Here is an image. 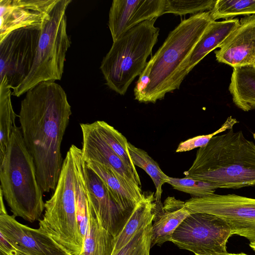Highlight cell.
<instances>
[{
  "label": "cell",
  "mask_w": 255,
  "mask_h": 255,
  "mask_svg": "<svg viewBox=\"0 0 255 255\" xmlns=\"http://www.w3.org/2000/svg\"><path fill=\"white\" fill-rule=\"evenodd\" d=\"M216 0H166L164 14L173 13L184 15L194 14L210 11L214 6Z\"/></svg>",
  "instance_id": "obj_28"
},
{
  "label": "cell",
  "mask_w": 255,
  "mask_h": 255,
  "mask_svg": "<svg viewBox=\"0 0 255 255\" xmlns=\"http://www.w3.org/2000/svg\"><path fill=\"white\" fill-rule=\"evenodd\" d=\"M173 189L191 194L194 197H201L215 193L217 188L208 182L191 178L169 177L168 183Z\"/></svg>",
  "instance_id": "obj_29"
},
{
  "label": "cell",
  "mask_w": 255,
  "mask_h": 255,
  "mask_svg": "<svg viewBox=\"0 0 255 255\" xmlns=\"http://www.w3.org/2000/svg\"><path fill=\"white\" fill-rule=\"evenodd\" d=\"M253 137H254V139L255 140V133H253Z\"/></svg>",
  "instance_id": "obj_36"
},
{
  "label": "cell",
  "mask_w": 255,
  "mask_h": 255,
  "mask_svg": "<svg viewBox=\"0 0 255 255\" xmlns=\"http://www.w3.org/2000/svg\"><path fill=\"white\" fill-rule=\"evenodd\" d=\"M10 89L6 77L0 80V164L3 160L11 132L16 126V115L12 106Z\"/></svg>",
  "instance_id": "obj_23"
},
{
  "label": "cell",
  "mask_w": 255,
  "mask_h": 255,
  "mask_svg": "<svg viewBox=\"0 0 255 255\" xmlns=\"http://www.w3.org/2000/svg\"><path fill=\"white\" fill-rule=\"evenodd\" d=\"M166 2V0H114L108 21L113 42L136 25L164 14Z\"/></svg>",
  "instance_id": "obj_13"
},
{
  "label": "cell",
  "mask_w": 255,
  "mask_h": 255,
  "mask_svg": "<svg viewBox=\"0 0 255 255\" xmlns=\"http://www.w3.org/2000/svg\"><path fill=\"white\" fill-rule=\"evenodd\" d=\"M0 190L13 215L30 223L38 220L45 209L43 191L20 127L15 126L11 132L5 155L0 164Z\"/></svg>",
  "instance_id": "obj_4"
},
{
  "label": "cell",
  "mask_w": 255,
  "mask_h": 255,
  "mask_svg": "<svg viewBox=\"0 0 255 255\" xmlns=\"http://www.w3.org/2000/svg\"><path fill=\"white\" fill-rule=\"evenodd\" d=\"M71 115L67 95L55 82L36 85L21 102L18 117L23 138L43 192L56 187L63 162L61 143Z\"/></svg>",
  "instance_id": "obj_1"
},
{
  "label": "cell",
  "mask_w": 255,
  "mask_h": 255,
  "mask_svg": "<svg viewBox=\"0 0 255 255\" xmlns=\"http://www.w3.org/2000/svg\"><path fill=\"white\" fill-rule=\"evenodd\" d=\"M80 127L84 160H93L110 167L130 187L143 193L137 171L124 163L102 138L93 123L81 124Z\"/></svg>",
  "instance_id": "obj_14"
},
{
  "label": "cell",
  "mask_w": 255,
  "mask_h": 255,
  "mask_svg": "<svg viewBox=\"0 0 255 255\" xmlns=\"http://www.w3.org/2000/svg\"><path fill=\"white\" fill-rule=\"evenodd\" d=\"M206 255H231V254H229L228 252L223 253H215Z\"/></svg>",
  "instance_id": "obj_33"
},
{
  "label": "cell",
  "mask_w": 255,
  "mask_h": 255,
  "mask_svg": "<svg viewBox=\"0 0 255 255\" xmlns=\"http://www.w3.org/2000/svg\"><path fill=\"white\" fill-rule=\"evenodd\" d=\"M240 23L238 18L212 21L193 50L188 62V74L208 54L224 42Z\"/></svg>",
  "instance_id": "obj_19"
},
{
  "label": "cell",
  "mask_w": 255,
  "mask_h": 255,
  "mask_svg": "<svg viewBox=\"0 0 255 255\" xmlns=\"http://www.w3.org/2000/svg\"><path fill=\"white\" fill-rule=\"evenodd\" d=\"M229 89L237 107L255 110V64L233 68Z\"/></svg>",
  "instance_id": "obj_21"
},
{
  "label": "cell",
  "mask_w": 255,
  "mask_h": 255,
  "mask_svg": "<svg viewBox=\"0 0 255 255\" xmlns=\"http://www.w3.org/2000/svg\"><path fill=\"white\" fill-rule=\"evenodd\" d=\"M5 209H0V233L15 249L26 255H70L39 228L17 222Z\"/></svg>",
  "instance_id": "obj_11"
},
{
  "label": "cell",
  "mask_w": 255,
  "mask_h": 255,
  "mask_svg": "<svg viewBox=\"0 0 255 255\" xmlns=\"http://www.w3.org/2000/svg\"><path fill=\"white\" fill-rule=\"evenodd\" d=\"M152 63L153 59L151 57L149 61L147 62L144 69L139 76L138 80L136 82L133 90L135 99L139 102H142L144 92L150 82V74Z\"/></svg>",
  "instance_id": "obj_31"
},
{
  "label": "cell",
  "mask_w": 255,
  "mask_h": 255,
  "mask_svg": "<svg viewBox=\"0 0 255 255\" xmlns=\"http://www.w3.org/2000/svg\"><path fill=\"white\" fill-rule=\"evenodd\" d=\"M186 177L208 182L218 188L255 186V144L233 128L213 137L197 151Z\"/></svg>",
  "instance_id": "obj_2"
},
{
  "label": "cell",
  "mask_w": 255,
  "mask_h": 255,
  "mask_svg": "<svg viewBox=\"0 0 255 255\" xmlns=\"http://www.w3.org/2000/svg\"><path fill=\"white\" fill-rule=\"evenodd\" d=\"M144 21L132 27L116 41L101 62L100 69L108 87L124 95L144 69L147 57L156 43L159 29L156 20Z\"/></svg>",
  "instance_id": "obj_6"
},
{
  "label": "cell",
  "mask_w": 255,
  "mask_h": 255,
  "mask_svg": "<svg viewBox=\"0 0 255 255\" xmlns=\"http://www.w3.org/2000/svg\"><path fill=\"white\" fill-rule=\"evenodd\" d=\"M115 245V237L101 225L89 201L87 226L80 255H112Z\"/></svg>",
  "instance_id": "obj_22"
},
{
  "label": "cell",
  "mask_w": 255,
  "mask_h": 255,
  "mask_svg": "<svg viewBox=\"0 0 255 255\" xmlns=\"http://www.w3.org/2000/svg\"><path fill=\"white\" fill-rule=\"evenodd\" d=\"M128 147L134 165L145 171L153 182L156 189L155 198L156 205L162 204L161 202L162 187L164 183H168L169 177L162 171L158 164L145 151L136 147L129 142Z\"/></svg>",
  "instance_id": "obj_24"
},
{
  "label": "cell",
  "mask_w": 255,
  "mask_h": 255,
  "mask_svg": "<svg viewBox=\"0 0 255 255\" xmlns=\"http://www.w3.org/2000/svg\"><path fill=\"white\" fill-rule=\"evenodd\" d=\"M238 123V121L236 119L230 116L221 126V128L215 132L206 135L195 136L180 142L176 150V152L188 151L197 147H203L209 142L213 137L226 130L233 128V126Z\"/></svg>",
  "instance_id": "obj_30"
},
{
  "label": "cell",
  "mask_w": 255,
  "mask_h": 255,
  "mask_svg": "<svg viewBox=\"0 0 255 255\" xmlns=\"http://www.w3.org/2000/svg\"><path fill=\"white\" fill-rule=\"evenodd\" d=\"M84 171L89 203L101 225L116 238L130 215L120 207L103 181L86 162Z\"/></svg>",
  "instance_id": "obj_12"
},
{
  "label": "cell",
  "mask_w": 255,
  "mask_h": 255,
  "mask_svg": "<svg viewBox=\"0 0 255 255\" xmlns=\"http://www.w3.org/2000/svg\"><path fill=\"white\" fill-rule=\"evenodd\" d=\"M152 222L138 230L127 245L112 255H149Z\"/></svg>",
  "instance_id": "obj_27"
},
{
  "label": "cell",
  "mask_w": 255,
  "mask_h": 255,
  "mask_svg": "<svg viewBox=\"0 0 255 255\" xmlns=\"http://www.w3.org/2000/svg\"><path fill=\"white\" fill-rule=\"evenodd\" d=\"M41 25L14 30L0 41V80L6 77L11 89L22 83L31 69Z\"/></svg>",
  "instance_id": "obj_10"
},
{
  "label": "cell",
  "mask_w": 255,
  "mask_h": 255,
  "mask_svg": "<svg viewBox=\"0 0 255 255\" xmlns=\"http://www.w3.org/2000/svg\"><path fill=\"white\" fill-rule=\"evenodd\" d=\"M102 138L128 166L137 171L128 151L126 137L113 127L103 121L93 123Z\"/></svg>",
  "instance_id": "obj_25"
},
{
  "label": "cell",
  "mask_w": 255,
  "mask_h": 255,
  "mask_svg": "<svg viewBox=\"0 0 255 255\" xmlns=\"http://www.w3.org/2000/svg\"><path fill=\"white\" fill-rule=\"evenodd\" d=\"M231 255H247L245 253H240V254H231Z\"/></svg>",
  "instance_id": "obj_35"
},
{
  "label": "cell",
  "mask_w": 255,
  "mask_h": 255,
  "mask_svg": "<svg viewBox=\"0 0 255 255\" xmlns=\"http://www.w3.org/2000/svg\"><path fill=\"white\" fill-rule=\"evenodd\" d=\"M191 214L185 202L174 197H168L163 204L156 205L152 226L151 247L171 241L175 230Z\"/></svg>",
  "instance_id": "obj_17"
},
{
  "label": "cell",
  "mask_w": 255,
  "mask_h": 255,
  "mask_svg": "<svg viewBox=\"0 0 255 255\" xmlns=\"http://www.w3.org/2000/svg\"><path fill=\"white\" fill-rule=\"evenodd\" d=\"M156 205L155 193H144L142 199L134 207L125 227L115 238L113 254L127 245L138 230L153 221Z\"/></svg>",
  "instance_id": "obj_20"
},
{
  "label": "cell",
  "mask_w": 255,
  "mask_h": 255,
  "mask_svg": "<svg viewBox=\"0 0 255 255\" xmlns=\"http://www.w3.org/2000/svg\"><path fill=\"white\" fill-rule=\"evenodd\" d=\"M71 0H57L42 25L31 69L26 78L13 89L19 97L40 83L61 79L66 54L71 41L67 32L66 10Z\"/></svg>",
  "instance_id": "obj_7"
},
{
  "label": "cell",
  "mask_w": 255,
  "mask_h": 255,
  "mask_svg": "<svg viewBox=\"0 0 255 255\" xmlns=\"http://www.w3.org/2000/svg\"><path fill=\"white\" fill-rule=\"evenodd\" d=\"M85 162L103 181L120 207L130 215L142 199L144 193H140L133 189L110 167L93 160H86Z\"/></svg>",
  "instance_id": "obj_18"
},
{
  "label": "cell",
  "mask_w": 255,
  "mask_h": 255,
  "mask_svg": "<svg viewBox=\"0 0 255 255\" xmlns=\"http://www.w3.org/2000/svg\"><path fill=\"white\" fill-rule=\"evenodd\" d=\"M227 223L210 214L193 213L173 233L171 242L181 249L198 255L227 253V243L231 236Z\"/></svg>",
  "instance_id": "obj_8"
},
{
  "label": "cell",
  "mask_w": 255,
  "mask_h": 255,
  "mask_svg": "<svg viewBox=\"0 0 255 255\" xmlns=\"http://www.w3.org/2000/svg\"><path fill=\"white\" fill-rule=\"evenodd\" d=\"M57 0H0V41L11 31L42 24Z\"/></svg>",
  "instance_id": "obj_15"
},
{
  "label": "cell",
  "mask_w": 255,
  "mask_h": 255,
  "mask_svg": "<svg viewBox=\"0 0 255 255\" xmlns=\"http://www.w3.org/2000/svg\"><path fill=\"white\" fill-rule=\"evenodd\" d=\"M0 255H26L12 246L0 233Z\"/></svg>",
  "instance_id": "obj_32"
},
{
  "label": "cell",
  "mask_w": 255,
  "mask_h": 255,
  "mask_svg": "<svg viewBox=\"0 0 255 255\" xmlns=\"http://www.w3.org/2000/svg\"><path fill=\"white\" fill-rule=\"evenodd\" d=\"M76 154L69 149L63 160L56 187L45 203L39 229L50 236L70 255H80L84 239L76 211Z\"/></svg>",
  "instance_id": "obj_5"
},
{
  "label": "cell",
  "mask_w": 255,
  "mask_h": 255,
  "mask_svg": "<svg viewBox=\"0 0 255 255\" xmlns=\"http://www.w3.org/2000/svg\"><path fill=\"white\" fill-rule=\"evenodd\" d=\"M215 54L219 62L233 68L255 64V14L241 18Z\"/></svg>",
  "instance_id": "obj_16"
},
{
  "label": "cell",
  "mask_w": 255,
  "mask_h": 255,
  "mask_svg": "<svg viewBox=\"0 0 255 255\" xmlns=\"http://www.w3.org/2000/svg\"><path fill=\"white\" fill-rule=\"evenodd\" d=\"M214 21L210 11L193 14L182 20L152 57L150 82L141 103H155L179 89L187 75L190 56L205 30Z\"/></svg>",
  "instance_id": "obj_3"
},
{
  "label": "cell",
  "mask_w": 255,
  "mask_h": 255,
  "mask_svg": "<svg viewBox=\"0 0 255 255\" xmlns=\"http://www.w3.org/2000/svg\"><path fill=\"white\" fill-rule=\"evenodd\" d=\"M210 12L215 21L220 18L232 19L240 15L255 14V0H216Z\"/></svg>",
  "instance_id": "obj_26"
},
{
  "label": "cell",
  "mask_w": 255,
  "mask_h": 255,
  "mask_svg": "<svg viewBox=\"0 0 255 255\" xmlns=\"http://www.w3.org/2000/svg\"><path fill=\"white\" fill-rule=\"evenodd\" d=\"M185 204L192 213L210 214L225 221L231 229L232 235L244 237L250 243L255 242V198L214 193L192 197Z\"/></svg>",
  "instance_id": "obj_9"
},
{
  "label": "cell",
  "mask_w": 255,
  "mask_h": 255,
  "mask_svg": "<svg viewBox=\"0 0 255 255\" xmlns=\"http://www.w3.org/2000/svg\"><path fill=\"white\" fill-rule=\"evenodd\" d=\"M250 246L255 252V242L250 243Z\"/></svg>",
  "instance_id": "obj_34"
}]
</instances>
